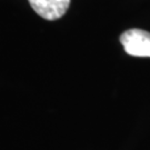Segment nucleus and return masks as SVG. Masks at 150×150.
I'll return each mask as SVG.
<instances>
[{
	"mask_svg": "<svg viewBox=\"0 0 150 150\" xmlns=\"http://www.w3.org/2000/svg\"><path fill=\"white\" fill-rule=\"evenodd\" d=\"M125 51L134 57H150V32L142 29H129L120 36Z\"/></svg>",
	"mask_w": 150,
	"mask_h": 150,
	"instance_id": "f257e3e1",
	"label": "nucleus"
},
{
	"mask_svg": "<svg viewBox=\"0 0 150 150\" xmlns=\"http://www.w3.org/2000/svg\"><path fill=\"white\" fill-rule=\"evenodd\" d=\"M31 8L46 20H57L67 12L70 0H28Z\"/></svg>",
	"mask_w": 150,
	"mask_h": 150,
	"instance_id": "f03ea898",
	"label": "nucleus"
}]
</instances>
